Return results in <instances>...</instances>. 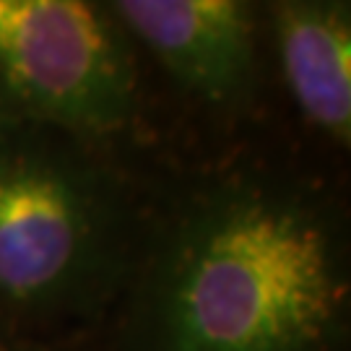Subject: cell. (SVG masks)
<instances>
[{
	"instance_id": "cell-2",
	"label": "cell",
	"mask_w": 351,
	"mask_h": 351,
	"mask_svg": "<svg viewBox=\"0 0 351 351\" xmlns=\"http://www.w3.org/2000/svg\"><path fill=\"white\" fill-rule=\"evenodd\" d=\"M125 255L117 188L71 136L0 125V307L24 317L86 310Z\"/></svg>"
},
{
	"instance_id": "cell-5",
	"label": "cell",
	"mask_w": 351,
	"mask_h": 351,
	"mask_svg": "<svg viewBox=\"0 0 351 351\" xmlns=\"http://www.w3.org/2000/svg\"><path fill=\"white\" fill-rule=\"evenodd\" d=\"M278 55L302 114L328 138L351 143L349 3L289 0L274 5Z\"/></svg>"
},
{
	"instance_id": "cell-1",
	"label": "cell",
	"mask_w": 351,
	"mask_h": 351,
	"mask_svg": "<svg viewBox=\"0 0 351 351\" xmlns=\"http://www.w3.org/2000/svg\"><path fill=\"white\" fill-rule=\"evenodd\" d=\"M349 281L336 229L294 190L229 180L182 211L149 276V351H326Z\"/></svg>"
},
{
	"instance_id": "cell-3",
	"label": "cell",
	"mask_w": 351,
	"mask_h": 351,
	"mask_svg": "<svg viewBox=\"0 0 351 351\" xmlns=\"http://www.w3.org/2000/svg\"><path fill=\"white\" fill-rule=\"evenodd\" d=\"M136 65L110 8L0 0V125L112 136L136 114Z\"/></svg>"
},
{
	"instance_id": "cell-6",
	"label": "cell",
	"mask_w": 351,
	"mask_h": 351,
	"mask_svg": "<svg viewBox=\"0 0 351 351\" xmlns=\"http://www.w3.org/2000/svg\"><path fill=\"white\" fill-rule=\"evenodd\" d=\"M0 351H13L11 346H8V341L3 339V336H0Z\"/></svg>"
},
{
	"instance_id": "cell-4",
	"label": "cell",
	"mask_w": 351,
	"mask_h": 351,
	"mask_svg": "<svg viewBox=\"0 0 351 351\" xmlns=\"http://www.w3.org/2000/svg\"><path fill=\"white\" fill-rule=\"evenodd\" d=\"M107 8L198 99L216 107L247 99L255 81V24L247 3L120 0Z\"/></svg>"
}]
</instances>
